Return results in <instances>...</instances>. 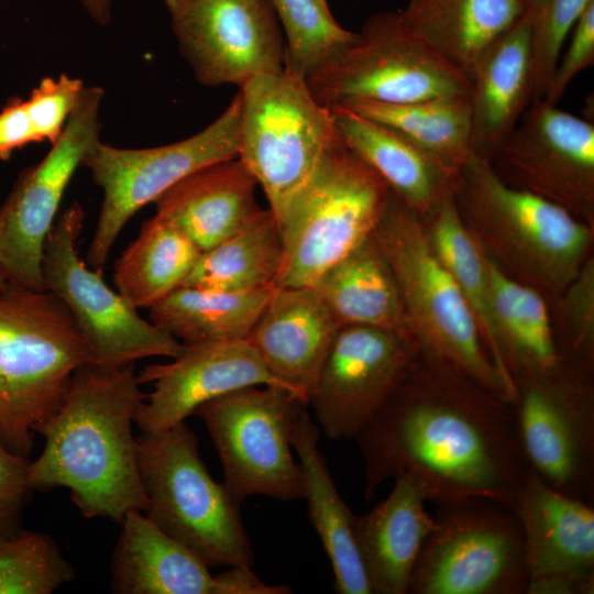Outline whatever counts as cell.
<instances>
[{
  "instance_id": "cell-1",
  "label": "cell",
  "mask_w": 594,
  "mask_h": 594,
  "mask_svg": "<svg viewBox=\"0 0 594 594\" xmlns=\"http://www.w3.org/2000/svg\"><path fill=\"white\" fill-rule=\"evenodd\" d=\"M364 498L408 472L435 505L491 498L513 507L529 471L509 403L425 353L355 437Z\"/></svg>"
},
{
  "instance_id": "cell-2",
  "label": "cell",
  "mask_w": 594,
  "mask_h": 594,
  "mask_svg": "<svg viewBox=\"0 0 594 594\" xmlns=\"http://www.w3.org/2000/svg\"><path fill=\"white\" fill-rule=\"evenodd\" d=\"M134 364L87 363L53 416L38 427L41 454L29 466L33 491L65 487L85 518L121 522L145 512L132 425L145 398Z\"/></svg>"
},
{
  "instance_id": "cell-3",
  "label": "cell",
  "mask_w": 594,
  "mask_h": 594,
  "mask_svg": "<svg viewBox=\"0 0 594 594\" xmlns=\"http://www.w3.org/2000/svg\"><path fill=\"white\" fill-rule=\"evenodd\" d=\"M453 196L485 252L536 289L561 297L590 258L593 226L507 184L484 157L470 156L459 172Z\"/></svg>"
},
{
  "instance_id": "cell-4",
  "label": "cell",
  "mask_w": 594,
  "mask_h": 594,
  "mask_svg": "<svg viewBox=\"0 0 594 594\" xmlns=\"http://www.w3.org/2000/svg\"><path fill=\"white\" fill-rule=\"evenodd\" d=\"M90 362L85 339L54 294L8 283L0 290V442L30 459L36 430Z\"/></svg>"
},
{
  "instance_id": "cell-5",
  "label": "cell",
  "mask_w": 594,
  "mask_h": 594,
  "mask_svg": "<svg viewBox=\"0 0 594 594\" xmlns=\"http://www.w3.org/2000/svg\"><path fill=\"white\" fill-rule=\"evenodd\" d=\"M373 237L394 276L408 330L420 350L510 403L515 388L490 358L473 314L431 248L421 218L392 193Z\"/></svg>"
},
{
  "instance_id": "cell-6",
  "label": "cell",
  "mask_w": 594,
  "mask_h": 594,
  "mask_svg": "<svg viewBox=\"0 0 594 594\" xmlns=\"http://www.w3.org/2000/svg\"><path fill=\"white\" fill-rule=\"evenodd\" d=\"M136 446L147 518L210 568H252L254 551L240 505L212 479L187 424L141 432Z\"/></svg>"
},
{
  "instance_id": "cell-7",
  "label": "cell",
  "mask_w": 594,
  "mask_h": 594,
  "mask_svg": "<svg viewBox=\"0 0 594 594\" xmlns=\"http://www.w3.org/2000/svg\"><path fill=\"white\" fill-rule=\"evenodd\" d=\"M391 194L337 134L282 220L284 262L274 287L311 286L373 234Z\"/></svg>"
},
{
  "instance_id": "cell-8",
  "label": "cell",
  "mask_w": 594,
  "mask_h": 594,
  "mask_svg": "<svg viewBox=\"0 0 594 594\" xmlns=\"http://www.w3.org/2000/svg\"><path fill=\"white\" fill-rule=\"evenodd\" d=\"M238 158L263 189L279 224L337 138L332 112L305 78L284 69L258 76L239 90Z\"/></svg>"
},
{
  "instance_id": "cell-9",
  "label": "cell",
  "mask_w": 594,
  "mask_h": 594,
  "mask_svg": "<svg viewBox=\"0 0 594 594\" xmlns=\"http://www.w3.org/2000/svg\"><path fill=\"white\" fill-rule=\"evenodd\" d=\"M436 507L408 594H527L524 532L510 506L476 497Z\"/></svg>"
},
{
  "instance_id": "cell-10",
  "label": "cell",
  "mask_w": 594,
  "mask_h": 594,
  "mask_svg": "<svg viewBox=\"0 0 594 594\" xmlns=\"http://www.w3.org/2000/svg\"><path fill=\"white\" fill-rule=\"evenodd\" d=\"M307 403L276 385L242 387L197 408L218 452L223 484L241 504L260 495L282 502L304 497L292 440Z\"/></svg>"
},
{
  "instance_id": "cell-11",
  "label": "cell",
  "mask_w": 594,
  "mask_h": 594,
  "mask_svg": "<svg viewBox=\"0 0 594 594\" xmlns=\"http://www.w3.org/2000/svg\"><path fill=\"white\" fill-rule=\"evenodd\" d=\"M306 81L329 109L470 94L469 78L406 32L396 12L373 14L354 40Z\"/></svg>"
},
{
  "instance_id": "cell-12",
  "label": "cell",
  "mask_w": 594,
  "mask_h": 594,
  "mask_svg": "<svg viewBox=\"0 0 594 594\" xmlns=\"http://www.w3.org/2000/svg\"><path fill=\"white\" fill-rule=\"evenodd\" d=\"M240 120L238 92L213 122L182 141L145 148L99 142L82 163L102 190L87 264L101 270L130 219L180 179L209 164L238 157Z\"/></svg>"
},
{
  "instance_id": "cell-13",
  "label": "cell",
  "mask_w": 594,
  "mask_h": 594,
  "mask_svg": "<svg viewBox=\"0 0 594 594\" xmlns=\"http://www.w3.org/2000/svg\"><path fill=\"white\" fill-rule=\"evenodd\" d=\"M84 219L78 202L57 217L45 242L42 271L45 290L69 311L89 348L91 363L117 367L150 356L177 358L185 344L142 318L107 285L101 270L80 258L77 242Z\"/></svg>"
},
{
  "instance_id": "cell-14",
  "label": "cell",
  "mask_w": 594,
  "mask_h": 594,
  "mask_svg": "<svg viewBox=\"0 0 594 594\" xmlns=\"http://www.w3.org/2000/svg\"><path fill=\"white\" fill-rule=\"evenodd\" d=\"M509 403L528 468L562 494L594 504V393L566 363L514 383Z\"/></svg>"
},
{
  "instance_id": "cell-15",
  "label": "cell",
  "mask_w": 594,
  "mask_h": 594,
  "mask_svg": "<svg viewBox=\"0 0 594 594\" xmlns=\"http://www.w3.org/2000/svg\"><path fill=\"white\" fill-rule=\"evenodd\" d=\"M103 95L99 86L84 87L61 136L21 173L0 207V272L8 283L45 290V242L73 176L101 142Z\"/></svg>"
},
{
  "instance_id": "cell-16",
  "label": "cell",
  "mask_w": 594,
  "mask_h": 594,
  "mask_svg": "<svg viewBox=\"0 0 594 594\" xmlns=\"http://www.w3.org/2000/svg\"><path fill=\"white\" fill-rule=\"evenodd\" d=\"M414 338L383 328L341 326L307 405L330 440L355 439L414 369Z\"/></svg>"
},
{
  "instance_id": "cell-17",
  "label": "cell",
  "mask_w": 594,
  "mask_h": 594,
  "mask_svg": "<svg viewBox=\"0 0 594 594\" xmlns=\"http://www.w3.org/2000/svg\"><path fill=\"white\" fill-rule=\"evenodd\" d=\"M507 184L593 226L594 124L546 100L530 103L490 161Z\"/></svg>"
},
{
  "instance_id": "cell-18",
  "label": "cell",
  "mask_w": 594,
  "mask_h": 594,
  "mask_svg": "<svg viewBox=\"0 0 594 594\" xmlns=\"http://www.w3.org/2000/svg\"><path fill=\"white\" fill-rule=\"evenodd\" d=\"M179 51L206 86L285 69V38L270 0H194L170 12Z\"/></svg>"
},
{
  "instance_id": "cell-19",
  "label": "cell",
  "mask_w": 594,
  "mask_h": 594,
  "mask_svg": "<svg viewBox=\"0 0 594 594\" xmlns=\"http://www.w3.org/2000/svg\"><path fill=\"white\" fill-rule=\"evenodd\" d=\"M512 508L524 532L527 594H593L594 504L560 493L529 469Z\"/></svg>"
},
{
  "instance_id": "cell-20",
  "label": "cell",
  "mask_w": 594,
  "mask_h": 594,
  "mask_svg": "<svg viewBox=\"0 0 594 594\" xmlns=\"http://www.w3.org/2000/svg\"><path fill=\"white\" fill-rule=\"evenodd\" d=\"M138 376L141 384H153L135 415L134 424L141 432L169 429L184 422L202 404L242 387L287 388L270 373L248 341L185 345L170 362L146 365Z\"/></svg>"
},
{
  "instance_id": "cell-21",
  "label": "cell",
  "mask_w": 594,
  "mask_h": 594,
  "mask_svg": "<svg viewBox=\"0 0 594 594\" xmlns=\"http://www.w3.org/2000/svg\"><path fill=\"white\" fill-rule=\"evenodd\" d=\"M340 328L312 287H274L248 342L270 373L307 403Z\"/></svg>"
},
{
  "instance_id": "cell-22",
  "label": "cell",
  "mask_w": 594,
  "mask_h": 594,
  "mask_svg": "<svg viewBox=\"0 0 594 594\" xmlns=\"http://www.w3.org/2000/svg\"><path fill=\"white\" fill-rule=\"evenodd\" d=\"M257 182L238 158L204 166L155 200L158 217L187 237L201 252L244 227L262 208Z\"/></svg>"
},
{
  "instance_id": "cell-23",
  "label": "cell",
  "mask_w": 594,
  "mask_h": 594,
  "mask_svg": "<svg viewBox=\"0 0 594 594\" xmlns=\"http://www.w3.org/2000/svg\"><path fill=\"white\" fill-rule=\"evenodd\" d=\"M472 152L488 161L532 102L527 12L481 56L470 76Z\"/></svg>"
},
{
  "instance_id": "cell-24",
  "label": "cell",
  "mask_w": 594,
  "mask_h": 594,
  "mask_svg": "<svg viewBox=\"0 0 594 594\" xmlns=\"http://www.w3.org/2000/svg\"><path fill=\"white\" fill-rule=\"evenodd\" d=\"M389 495L356 516L355 537L372 594H408L421 547L433 527L419 480L405 472Z\"/></svg>"
},
{
  "instance_id": "cell-25",
  "label": "cell",
  "mask_w": 594,
  "mask_h": 594,
  "mask_svg": "<svg viewBox=\"0 0 594 594\" xmlns=\"http://www.w3.org/2000/svg\"><path fill=\"white\" fill-rule=\"evenodd\" d=\"M330 110L346 147L421 219L454 191L459 174L446 169L398 132L344 107Z\"/></svg>"
},
{
  "instance_id": "cell-26",
  "label": "cell",
  "mask_w": 594,
  "mask_h": 594,
  "mask_svg": "<svg viewBox=\"0 0 594 594\" xmlns=\"http://www.w3.org/2000/svg\"><path fill=\"white\" fill-rule=\"evenodd\" d=\"M121 524L110 562L113 593L220 594L210 566L143 512H129Z\"/></svg>"
},
{
  "instance_id": "cell-27",
  "label": "cell",
  "mask_w": 594,
  "mask_h": 594,
  "mask_svg": "<svg viewBox=\"0 0 594 594\" xmlns=\"http://www.w3.org/2000/svg\"><path fill=\"white\" fill-rule=\"evenodd\" d=\"M524 0H409L403 29L470 80L486 50L526 11Z\"/></svg>"
},
{
  "instance_id": "cell-28",
  "label": "cell",
  "mask_w": 594,
  "mask_h": 594,
  "mask_svg": "<svg viewBox=\"0 0 594 594\" xmlns=\"http://www.w3.org/2000/svg\"><path fill=\"white\" fill-rule=\"evenodd\" d=\"M320 429L304 410L292 444L304 479V497L309 519L319 536L333 572L339 594H372L355 537V519L339 494L326 460L319 451Z\"/></svg>"
},
{
  "instance_id": "cell-29",
  "label": "cell",
  "mask_w": 594,
  "mask_h": 594,
  "mask_svg": "<svg viewBox=\"0 0 594 594\" xmlns=\"http://www.w3.org/2000/svg\"><path fill=\"white\" fill-rule=\"evenodd\" d=\"M487 272L493 322L505 375L514 384L519 378L557 370L563 361L542 296L532 286L510 277L488 254Z\"/></svg>"
},
{
  "instance_id": "cell-30",
  "label": "cell",
  "mask_w": 594,
  "mask_h": 594,
  "mask_svg": "<svg viewBox=\"0 0 594 594\" xmlns=\"http://www.w3.org/2000/svg\"><path fill=\"white\" fill-rule=\"evenodd\" d=\"M310 287L340 326H372L411 337L396 282L373 234Z\"/></svg>"
},
{
  "instance_id": "cell-31",
  "label": "cell",
  "mask_w": 594,
  "mask_h": 594,
  "mask_svg": "<svg viewBox=\"0 0 594 594\" xmlns=\"http://www.w3.org/2000/svg\"><path fill=\"white\" fill-rule=\"evenodd\" d=\"M284 262L279 222L262 209L244 227L202 251L183 286L245 293L272 288Z\"/></svg>"
},
{
  "instance_id": "cell-32",
  "label": "cell",
  "mask_w": 594,
  "mask_h": 594,
  "mask_svg": "<svg viewBox=\"0 0 594 594\" xmlns=\"http://www.w3.org/2000/svg\"><path fill=\"white\" fill-rule=\"evenodd\" d=\"M273 288L231 293L180 286L148 309V320L185 345L248 341Z\"/></svg>"
},
{
  "instance_id": "cell-33",
  "label": "cell",
  "mask_w": 594,
  "mask_h": 594,
  "mask_svg": "<svg viewBox=\"0 0 594 594\" xmlns=\"http://www.w3.org/2000/svg\"><path fill=\"white\" fill-rule=\"evenodd\" d=\"M201 251L157 215L114 263L116 289L136 309H150L183 286Z\"/></svg>"
},
{
  "instance_id": "cell-34",
  "label": "cell",
  "mask_w": 594,
  "mask_h": 594,
  "mask_svg": "<svg viewBox=\"0 0 594 594\" xmlns=\"http://www.w3.org/2000/svg\"><path fill=\"white\" fill-rule=\"evenodd\" d=\"M344 108L398 132L453 174H459L473 154L469 94L399 105L355 103Z\"/></svg>"
},
{
  "instance_id": "cell-35",
  "label": "cell",
  "mask_w": 594,
  "mask_h": 594,
  "mask_svg": "<svg viewBox=\"0 0 594 594\" xmlns=\"http://www.w3.org/2000/svg\"><path fill=\"white\" fill-rule=\"evenodd\" d=\"M453 193L421 220L431 248L453 277L473 314L490 358L514 387L503 372L499 359L492 316L487 254L462 219Z\"/></svg>"
},
{
  "instance_id": "cell-36",
  "label": "cell",
  "mask_w": 594,
  "mask_h": 594,
  "mask_svg": "<svg viewBox=\"0 0 594 594\" xmlns=\"http://www.w3.org/2000/svg\"><path fill=\"white\" fill-rule=\"evenodd\" d=\"M285 38V69L307 79L351 43L356 33L342 28L316 0H270Z\"/></svg>"
},
{
  "instance_id": "cell-37",
  "label": "cell",
  "mask_w": 594,
  "mask_h": 594,
  "mask_svg": "<svg viewBox=\"0 0 594 594\" xmlns=\"http://www.w3.org/2000/svg\"><path fill=\"white\" fill-rule=\"evenodd\" d=\"M75 576L50 535L24 529L0 535V594H52Z\"/></svg>"
},
{
  "instance_id": "cell-38",
  "label": "cell",
  "mask_w": 594,
  "mask_h": 594,
  "mask_svg": "<svg viewBox=\"0 0 594 594\" xmlns=\"http://www.w3.org/2000/svg\"><path fill=\"white\" fill-rule=\"evenodd\" d=\"M594 0H528L532 102L541 100L574 24Z\"/></svg>"
},
{
  "instance_id": "cell-39",
  "label": "cell",
  "mask_w": 594,
  "mask_h": 594,
  "mask_svg": "<svg viewBox=\"0 0 594 594\" xmlns=\"http://www.w3.org/2000/svg\"><path fill=\"white\" fill-rule=\"evenodd\" d=\"M84 87L81 79L62 74L32 90L25 105L36 142L53 144L61 136Z\"/></svg>"
},
{
  "instance_id": "cell-40",
  "label": "cell",
  "mask_w": 594,
  "mask_h": 594,
  "mask_svg": "<svg viewBox=\"0 0 594 594\" xmlns=\"http://www.w3.org/2000/svg\"><path fill=\"white\" fill-rule=\"evenodd\" d=\"M594 64V1L574 24L569 44L561 51L549 86L543 96L547 102L557 105L572 79Z\"/></svg>"
},
{
  "instance_id": "cell-41",
  "label": "cell",
  "mask_w": 594,
  "mask_h": 594,
  "mask_svg": "<svg viewBox=\"0 0 594 594\" xmlns=\"http://www.w3.org/2000/svg\"><path fill=\"white\" fill-rule=\"evenodd\" d=\"M30 459L18 455L0 442V535L13 536L22 529V515L31 494Z\"/></svg>"
},
{
  "instance_id": "cell-42",
  "label": "cell",
  "mask_w": 594,
  "mask_h": 594,
  "mask_svg": "<svg viewBox=\"0 0 594 594\" xmlns=\"http://www.w3.org/2000/svg\"><path fill=\"white\" fill-rule=\"evenodd\" d=\"M36 143L25 100L11 99L0 111V160L7 161L19 148Z\"/></svg>"
},
{
  "instance_id": "cell-43",
  "label": "cell",
  "mask_w": 594,
  "mask_h": 594,
  "mask_svg": "<svg viewBox=\"0 0 594 594\" xmlns=\"http://www.w3.org/2000/svg\"><path fill=\"white\" fill-rule=\"evenodd\" d=\"M87 15L98 25L112 21V0H79Z\"/></svg>"
},
{
  "instance_id": "cell-44",
  "label": "cell",
  "mask_w": 594,
  "mask_h": 594,
  "mask_svg": "<svg viewBox=\"0 0 594 594\" xmlns=\"http://www.w3.org/2000/svg\"><path fill=\"white\" fill-rule=\"evenodd\" d=\"M169 13L194 0H163Z\"/></svg>"
},
{
  "instance_id": "cell-45",
  "label": "cell",
  "mask_w": 594,
  "mask_h": 594,
  "mask_svg": "<svg viewBox=\"0 0 594 594\" xmlns=\"http://www.w3.org/2000/svg\"><path fill=\"white\" fill-rule=\"evenodd\" d=\"M317 3L327 12H331L327 0H316Z\"/></svg>"
},
{
  "instance_id": "cell-46",
  "label": "cell",
  "mask_w": 594,
  "mask_h": 594,
  "mask_svg": "<svg viewBox=\"0 0 594 594\" xmlns=\"http://www.w3.org/2000/svg\"><path fill=\"white\" fill-rule=\"evenodd\" d=\"M8 282L3 277V275L0 272V290H2L7 286Z\"/></svg>"
},
{
  "instance_id": "cell-47",
  "label": "cell",
  "mask_w": 594,
  "mask_h": 594,
  "mask_svg": "<svg viewBox=\"0 0 594 594\" xmlns=\"http://www.w3.org/2000/svg\"><path fill=\"white\" fill-rule=\"evenodd\" d=\"M524 1H525V2H526V4H527L528 0H524Z\"/></svg>"
}]
</instances>
